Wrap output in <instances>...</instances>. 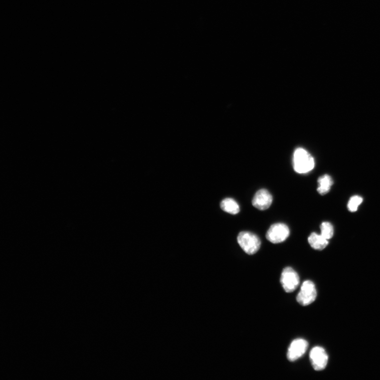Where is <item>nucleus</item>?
I'll use <instances>...</instances> for the list:
<instances>
[{"label":"nucleus","instance_id":"nucleus-11","mask_svg":"<svg viewBox=\"0 0 380 380\" xmlns=\"http://www.w3.org/2000/svg\"><path fill=\"white\" fill-rule=\"evenodd\" d=\"M221 208L224 212L232 215H236L240 212V208L237 202L231 198L223 200L220 204Z\"/></svg>","mask_w":380,"mask_h":380},{"label":"nucleus","instance_id":"nucleus-1","mask_svg":"<svg viewBox=\"0 0 380 380\" xmlns=\"http://www.w3.org/2000/svg\"><path fill=\"white\" fill-rule=\"evenodd\" d=\"M314 166V159L309 152L301 148L295 150L293 156V167L297 173H308L312 170Z\"/></svg>","mask_w":380,"mask_h":380},{"label":"nucleus","instance_id":"nucleus-6","mask_svg":"<svg viewBox=\"0 0 380 380\" xmlns=\"http://www.w3.org/2000/svg\"><path fill=\"white\" fill-rule=\"evenodd\" d=\"M310 360L315 370H325L327 365L328 357L326 350L321 347H314L310 352Z\"/></svg>","mask_w":380,"mask_h":380},{"label":"nucleus","instance_id":"nucleus-7","mask_svg":"<svg viewBox=\"0 0 380 380\" xmlns=\"http://www.w3.org/2000/svg\"><path fill=\"white\" fill-rule=\"evenodd\" d=\"M309 344L305 339L297 338L290 344L287 352V359L294 362L301 358L308 348Z\"/></svg>","mask_w":380,"mask_h":380},{"label":"nucleus","instance_id":"nucleus-13","mask_svg":"<svg viewBox=\"0 0 380 380\" xmlns=\"http://www.w3.org/2000/svg\"><path fill=\"white\" fill-rule=\"evenodd\" d=\"M363 199L360 196H355L352 197L349 200L347 207L351 212L357 211L359 206L362 204Z\"/></svg>","mask_w":380,"mask_h":380},{"label":"nucleus","instance_id":"nucleus-2","mask_svg":"<svg viewBox=\"0 0 380 380\" xmlns=\"http://www.w3.org/2000/svg\"><path fill=\"white\" fill-rule=\"evenodd\" d=\"M237 240L240 247L248 255L256 254L261 248L260 239L252 232H241L238 234Z\"/></svg>","mask_w":380,"mask_h":380},{"label":"nucleus","instance_id":"nucleus-10","mask_svg":"<svg viewBox=\"0 0 380 380\" xmlns=\"http://www.w3.org/2000/svg\"><path fill=\"white\" fill-rule=\"evenodd\" d=\"M318 191L321 195H325L329 192L333 184V181L328 174L321 176L318 179Z\"/></svg>","mask_w":380,"mask_h":380},{"label":"nucleus","instance_id":"nucleus-4","mask_svg":"<svg viewBox=\"0 0 380 380\" xmlns=\"http://www.w3.org/2000/svg\"><path fill=\"white\" fill-rule=\"evenodd\" d=\"M300 282L298 273L292 268L288 267L283 270L280 282L286 292H293L300 285Z\"/></svg>","mask_w":380,"mask_h":380},{"label":"nucleus","instance_id":"nucleus-12","mask_svg":"<svg viewBox=\"0 0 380 380\" xmlns=\"http://www.w3.org/2000/svg\"><path fill=\"white\" fill-rule=\"evenodd\" d=\"M321 235L328 240L332 238L334 228L332 224L328 222H323L321 225Z\"/></svg>","mask_w":380,"mask_h":380},{"label":"nucleus","instance_id":"nucleus-9","mask_svg":"<svg viewBox=\"0 0 380 380\" xmlns=\"http://www.w3.org/2000/svg\"><path fill=\"white\" fill-rule=\"evenodd\" d=\"M311 246L315 250H322L326 248L328 244V240L323 237L321 234L313 232L308 238Z\"/></svg>","mask_w":380,"mask_h":380},{"label":"nucleus","instance_id":"nucleus-5","mask_svg":"<svg viewBox=\"0 0 380 380\" xmlns=\"http://www.w3.org/2000/svg\"><path fill=\"white\" fill-rule=\"evenodd\" d=\"M290 233L288 226L284 223L272 224L266 234V238L273 244H279L284 241Z\"/></svg>","mask_w":380,"mask_h":380},{"label":"nucleus","instance_id":"nucleus-3","mask_svg":"<svg viewBox=\"0 0 380 380\" xmlns=\"http://www.w3.org/2000/svg\"><path fill=\"white\" fill-rule=\"evenodd\" d=\"M317 296V291L314 282L306 280L303 283L296 299L299 304L306 306L313 303L316 300Z\"/></svg>","mask_w":380,"mask_h":380},{"label":"nucleus","instance_id":"nucleus-8","mask_svg":"<svg viewBox=\"0 0 380 380\" xmlns=\"http://www.w3.org/2000/svg\"><path fill=\"white\" fill-rule=\"evenodd\" d=\"M272 203V197L268 190L261 189L258 191L253 199L254 207L260 210L269 209Z\"/></svg>","mask_w":380,"mask_h":380}]
</instances>
